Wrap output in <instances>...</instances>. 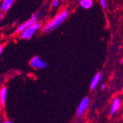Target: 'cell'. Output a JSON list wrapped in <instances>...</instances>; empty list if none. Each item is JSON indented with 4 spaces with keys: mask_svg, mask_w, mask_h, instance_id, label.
Instances as JSON below:
<instances>
[{
    "mask_svg": "<svg viewBox=\"0 0 123 123\" xmlns=\"http://www.w3.org/2000/svg\"><path fill=\"white\" fill-rule=\"evenodd\" d=\"M69 10L67 9H63L55 15L52 19L49 20L46 24H44L41 27V31L43 33L52 32L59 28L64 22L67 20L69 16Z\"/></svg>",
    "mask_w": 123,
    "mask_h": 123,
    "instance_id": "6da1fadb",
    "label": "cell"
},
{
    "mask_svg": "<svg viewBox=\"0 0 123 123\" xmlns=\"http://www.w3.org/2000/svg\"><path fill=\"white\" fill-rule=\"evenodd\" d=\"M43 25L41 21H38L37 23H35L34 25H31L26 30H25L23 32H21L20 34H18L19 37L24 40H30L33 36H34L36 33L41 30Z\"/></svg>",
    "mask_w": 123,
    "mask_h": 123,
    "instance_id": "7a4b0ae2",
    "label": "cell"
},
{
    "mask_svg": "<svg viewBox=\"0 0 123 123\" xmlns=\"http://www.w3.org/2000/svg\"><path fill=\"white\" fill-rule=\"evenodd\" d=\"M38 21H40V13L36 12L31 16V17L28 20L25 21V22H23V23L20 24L17 27V28L16 29L15 32H16V34L18 35L21 32H23L25 30H26L27 28H28L31 25H34L35 23H37V22H38Z\"/></svg>",
    "mask_w": 123,
    "mask_h": 123,
    "instance_id": "3957f363",
    "label": "cell"
},
{
    "mask_svg": "<svg viewBox=\"0 0 123 123\" xmlns=\"http://www.w3.org/2000/svg\"><path fill=\"white\" fill-rule=\"evenodd\" d=\"M30 67L35 69H43L47 67L48 63L43 61L42 58H41L39 56H34L32 57L29 63Z\"/></svg>",
    "mask_w": 123,
    "mask_h": 123,
    "instance_id": "277c9868",
    "label": "cell"
},
{
    "mask_svg": "<svg viewBox=\"0 0 123 123\" xmlns=\"http://www.w3.org/2000/svg\"><path fill=\"white\" fill-rule=\"evenodd\" d=\"M89 102H90V100H89V98L87 97L82 99V100L80 101L79 105L77 107V115L78 117H82L85 111H86V109L88 107Z\"/></svg>",
    "mask_w": 123,
    "mask_h": 123,
    "instance_id": "5b68a950",
    "label": "cell"
},
{
    "mask_svg": "<svg viewBox=\"0 0 123 123\" xmlns=\"http://www.w3.org/2000/svg\"><path fill=\"white\" fill-rule=\"evenodd\" d=\"M15 3V0H0V10L5 13L12 7Z\"/></svg>",
    "mask_w": 123,
    "mask_h": 123,
    "instance_id": "8992f818",
    "label": "cell"
},
{
    "mask_svg": "<svg viewBox=\"0 0 123 123\" xmlns=\"http://www.w3.org/2000/svg\"><path fill=\"white\" fill-rule=\"evenodd\" d=\"M103 77V74L101 72H97L92 78V80L90 83V89L91 90H94V89L97 87L99 83H100Z\"/></svg>",
    "mask_w": 123,
    "mask_h": 123,
    "instance_id": "52a82bcc",
    "label": "cell"
},
{
    "mask_svg": "<svg viewBox=\"0 0 123 123\" xmlns=\"http://www.w3.org/2000/svg\"><path fill=\"white\" fill-rule=\"evenodd\" d=\"M121 106V100L119 98L117 97L114 99L112 105H111V114H114L119 109Z\"/></svg>",
    "mask_w": 123,
    "mask_h": 123,
    "instance_id": "ba28073f",
    "label": "cell"
},
{
    "mask_svg": "<svg viewBox=\"0 0 123 123\" xmlns=\"http://www.w3.org/2000/svg\"><path fill=\"white\" fill-rule=\"evenodd\" d=\"M7 96V88L6 87H2L0 89V103L2 105H4L6 103Z\"/></svg>",
    "mask_w": 123,
    "mask_h": 123,
    "instance_id": "9c48e42d",
    "label": "cell"
},
{
    "mask_svg": "<svg viewBox=\"0 0 123 123\" xmlns=\"http://www.w3.org/2000/svg\"><path fill=\"white\" fill-rule=\"evenodd\" d=\"M80 6L85 9V10H88L92 7L94 5V1L93 0H80Z\"/></svg>",
    "mask_w": 123,
    "mask_h": 123,
    "instance_id": "30bf717a",
    "label": "cell"
},
{
    "mask_svg": "<svg viewBox=\"0 0 123 123\" xmlns=\"http://www.w3.org/2000/svg\"><path fill=\"white\" fill-rule=\"evenodd\" d=\"M61 1V0H52V2H51V7L52 9H55L60 6Z\"/></svg>",
    "mask_w": 123,
    "mask_h": 123,
    "instance_id": "8fae6325",
    "label": "cell"
},
{
    "mask_svg": "<svg viewBox=\"0 0 123 123\" xmlns=\"http://www.w3.org/2000/svg\"><path fill=\"white\" fill-rule=\"evenodd\" d=\"M99 3L103 9L105 10L108 8V0H99Z\"/></svg>",
    "mask_w": 123,
    "mask_h": 123,
    "instance_id": "7c38bea8",
    "label": "cell"
},
{
    "mask_svg": "<svg viewBox=\"0 0 123 123\" xmlns=\"http://www.w3.org/2000/svg\"><path fill=\"white\" fill-rule=\"evenodd\" d=\"M3 50H4V46L2 44H0V57H1V55L3 53Z\"/></svg>",
    "mask_w": 123,
    "mask_h": 123,
    "instance_id": "4fadbf2b",
    "label": "cell"
},
{
    "mask_svg": "<svg viewBox=\"0 0 123 123\" xmlns=\"http://www.w3.org/2000/svg\"><path fill=\"white\" fill-rule=\"evenodd\" d=\"M4 15H5V13H2V11L0 10V22H1V21L3 20V18H4Z\"/></svg>",
    "mask_w": 123,
    "mask_h": 123,
    "instance_id": "5bb4252c",
    "label": "cell"
},
{
    "mask_svg": "<svg viewBox=\"0 0 123 123\" xmlns=\"http://www.w3.org/2000/svg\"><path fill=\"white\" fill-rule=\"evenodd\" d=\"M105 87H106V85L105 84H102L101 85V88L103 89V90H104V89L105 88Z\"/></svg>",
    "mask_w": 123,
    "mask_h": 123,
    "instance_id": "9a60e30c",
    "label": "cell"
},
{
    "mask_svg": "<svg viewBox=\"0 0 123 123\" xmlns=\"http://www.w3.org/2000/svg\"><path fill=\"white\" fill-rule=\"evenodd\" d=\"M4 123H13V122H11V121H10V120H7V121H5Z\"/></svg>",
    "mask_w": 123,
    "mask_h": 123,
    "instance_id": "2e32d148",
    "label": "cell"
}]
</instances>
